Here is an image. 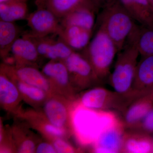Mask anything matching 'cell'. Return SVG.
<instances>
[{"label":"cell","instance_id":"cell-1","mask_svg":"<svg viewBox=\"0 0 153 153\" xmlns=\"http://www.w3.org/2000/svg\"><path fill=\"white\" fill-rule=\"evenodd\" d=\"M94 31L95 33L89 44L79 52L90 63L100 80L105 83L108 81L111 67L118 50L101 27L95 25Z\"/></svg>","mask_w":153,"mask_h":153},{"label":"cell","instance_id":"cell-2","mask_svg":"<svg viewBox=\"0 0 153 153\" xmlns=\"http://www.w3.org/2000/svg\"><path fill=\"white\" fill-rule=\"evenodd\" d=\"M95 25L103 28L117 47L118 52L125 46L136 22L119 0L100 10Z\"/></svg>","mask_w":153,"mask_h":153},{"label":"cell","instance_id":"cell-3","mask_svg":"<svg viewBox=\"0 0 153 153\" xmlns=\"http://www.w3.org/2000/svg\"><path fill=\"white\" fill-rule=\"evenodd\" d=\"M142 95L134 91L128 94L120 93L98 86L84 91L78 98L77 103L90 109L117 111L121 114L135 99Z\"/></svg>","mask_w":153,"mask_h":153},{"label":"cell","instance_id":"cell-4","mask_svg":"<svg viewBox=\"0 0 153 153\" xmlns=\"http://www.w3.org/2000/svg\"><path fill=\"white\" fill-rule=\"evenodd\" d=\"M139 55L136 44L129 41L117 53L114 69L108 79L114 90L122 94L133 92V83Z\"/></svg>","mask_w":153,"mask_h":153},{"label":"cell","instance_id":"cell-5","mask_svg":"<svg viewBox=\"0 0 153 153\" xmlns=\"http://www.w3.org/2000/svg\"><path fill=\"white\" fill-rule=\"evenodd\" d=\"M77 103V102H76ZM82 114L74 122V128L79 142L93 144L100 133L117 116L112 111L99 110L86 108L77 104Z\"/></svg>","mask_w":153,"mask_h":153},{"label":"cell","instance_id":"cell-6","mask_svg":"<svg viewBox=\"0 0 153 153\" xmlns=\"http://www.w3.org/2000/svg\"><path fill=\"white\" fill-rule=\"evenodd\" d=\"M74 91L89 89L104 84L100 80L90 63L79 52H74L64 60Z\"/></svg>","mask_w":153,"mask_h":153},{"label":"cell","instance_id":"cell-7","mask_svg":"<svg viewBox=\"0 0 153 153\" xmlns=\"http://www.w3.org/2000/svg\"><path fill=\"white\" fill-rule=\"evenodd\" d=\"M126 130L121 118L117 116L91 145L92 152L97 153H121Z\"/></svg>","mask_w":153,"mask_h":153},{"label":"cell","instance_id":"cell-8","mask_svg":"<svg viewBox=\"0 0 153 153\" xmlns=\"http://www.w3.org/2000/svg\"><path fill=\"white\" fill-rule=\"evenodd\" d=\"M42 72L49 80L55 94L67 96L69 100L74 99L75 91L64 61L50 60L43 67Z\"/></svg>","mask_w":153,"mask_h":153},{"label":"cell","instance_id":"cell-9","mask_svg":"<svg viewBox=\"0 0 153 153\" xmlns=\"http://www.w3.org/2000/svg\"><path fill=\"white\" fill-rule=\"evenodd\" d=\"M33 41L41 57L50 60L64 61L73 51L60 38L57 34L36 36L28 32L23 34Z\"/></svg>","mask_w":153,"mask_h":153},{"label":"cell","instance_id":"cell-10","mask_svg":"<svg viewBox=\"0 0 153 153\" xmlns=\"http://www.w3.org/2000/svg\"><path fill=\"white\" fill-rule=\"evenodd\" d=\"M26 20L30 29L28 32L33 36L42 37L58 34L61 29L59 19L46 9L37 8L29 14Z\"/></svg>","mask_w":153,"mask_h":153},{"label":"cell","instance_id":"cell-11","mask_svg":"<svg viewBox=\"0 0 153 153\" xmlns=\"http://www.w3.org/2000/svg\"><path fill=\"white\" fill-rule=\"evenodd\" d=\"M65 97L60 94L49 96L44 104V114L53 125L68 130L71 126L70 107Z\"/></svg>","mask_w":153,"mask_h":153},{"label":"cell","instance_id":"cell-12","mask_svg":"<svg viewBox=\"0 0 153 153\" xmlns=\"http://www.w3.org/2000/svg\"><path fill=\"white\" fill-rule=\"evenodd\" d=\"M153 108V99L148 94L138 97L129 105L122 114L126 129L135 127Z\"/></svg>","mask_w":153,"mask_h":153},{"label":"cell","instance_id":"cell-13","mask_svg":"<svg viewBox=\"0 0 153 153\" xmlns=\"http://www.w3.org/2000/svg\"><path fill=\"white\" fill-rule=\"evenodd\" d=\"M121 153H153V135L136 129H126Z\"/></svg>","mask_w":153,"mask_h":153},{"label":"cell","instance_id":"cell-14","mask_svg":"<svg viewBox=\"0 0 153 153\" xmlns=\"http://www.w3.org/2000/svg\"><path fill=\"white\" fill-rule=\"evenodd\" d=\"M153 87V55H142L137 64L132 90L147 94Z\"/></svg>","mask_w":153,"mask_h":153},{"label":"cell","instance_id":"cell-15","mask_svg":"<svg viewBox=\"0 0 153 153\" xmlns=\"http://www.w3.org/2000/svg\"><path fill=\"white\" fill-rule=\"evenodd\" d=\"M10 52L16 61L15 66H36L41 57L33 41L23 34L15 41Z\"/></svg>","mask_w":153,"mask_h":153},{"label":"cell","instance_id":"cell-16","mask_svg":"<svg viewBox=\"0 0 153 153\" xmlns=\"http://www.w3.org/2000/svg\"><path fill=\"white\" fill-rule=\"evenodd\" d=\"M7 66L13 74L21 81L41 88L50 96L55 94L48 79L36 66Z\"/></svg>","mask_w":153,"mask_h":153},{"label":"cell","instance_id":"cell-17","mask_svg":"<svg viewBox=\"0 0 153 153\" xmlns=\"http://www.w3.org/2000/svg\"><path fill=\"white\" fill-rule=\"evenodd\" d=\"M134 21L153 29V6L149 0H119Z\"/></svg>","mask_w":153,"mask_h":153},{"label":"cell","instance_id":"cell-18","mask_svg":"<svg viewBox=\"0 0 153 153\" xmlns=\"http://www.w3.org/2000/svg\"><path fill=\"white\" fill-rule=\"evenodd\" d=\"M94 31L76 26H61L57 35L75 52H80L87 47Z\"/></svg>","mask_w":153,"mask_h":153},{"label":"cell","instance_id":"cell-19","mask_svg":"<svg viewBox=\"0 0 153 153\" xmlns=\"http://www.w3.org/2000/svg\"><path fill=\"white\" fill-rule=\"evenodd\" d=\"M1 69L15 82L21 94L22 100L33 106H38L42 104L44 105L50 96L41 88L27 84L17 78L6 64H1Z\"/></svg>","mask_w":153,"mask_h":153},{"label":"cell","instance_id":"cell-20","mask_svg":"<svg viewBox=\"0 0 153 153\" xmlns=\"http://www.w3.org/2000/svg\"><path fill=\"white\" fill-rule=\"evenodd\" d=\"M36 5L37 8L51 11L59 20L82 7H93L97 9L91 0H36Z\"/></svg>","mask_w":153,"mask_h":153},{"label":"cell","instance_id":"cell-21","mask_svg":"<svg viewBox=\"0 0 153 153\" xmlns=\"http://www.w3.org/2000/svg\"><path fill=\"white\" fill-rule=\"evenodd\" d=\"M21 94L15 82L3 70L0 74V102L7 111H16L21 100Z\"/></svg>","mask_w":153,"mask_h":153},{"label":"cell","instance_id":"cell-22","mask_svg":"<svg viewBox=\"0 0 153 153\" xmlns=\"http://www.w3.org/2000/svg\"><path fill=\"white\" fill-rule=\"evenodd\" d=\"M98 13V10L95 7H82L60 19V25L62 26H78L94 31L96 22L95 15Z\"/></svg>","mask_w":153,"mask_h":153},{"label":"cell","instance_id":"cell-23","mask_svg":"<svg viewBox=\"0 0 153 153\" xmlns=\"http://www.w3.org/2000/svg\"><path fill=\"white\" fill-rule=\"evenodd\" d=\"M136 44L142 55H153V29L136 24L128 38Z\"/></svg>","mask_w":153,"mask_h":153},{"label":"cell","instance_id":"cell-24","mask_svg":"<svg viewBox=\"0 0 153 153\" xmlns=\"http://www.w3.org/2000/svg\"><path fill=\"white\" fill-rule=\"evenodd\" d=\"M29 15L27 1L11 0L0 3V21L14 22L27 19Z\"/></svg>","mask_w":153,"mask_h":153},{"label":"cell","instance_id":"cell-25","mask_svg":"<svg viewBox=\"0 0 153 153\" xmlns=\"http://www.w3.org/2000/svg\"><path fill=\"white\" fill-rule=\"evenodd\" d=\"M21 30L14 22L0 21V55L4 58L10 55L16 40L20 37Z\"/></svg>","mask_w":153,"mask_h":153},{"label":"cell","instance_id":"cell-26","mask_svg":"<svg viewBox=\"0 0 153 153\" xmlns=\"http://www.w3.org/2000/svg\"><path fill=\"white\" fill-rule=\"evenodd\" d=\"M153 135V108L134 128Z\"/></svg>","mask_w":153,"mask_h":153},{"label":"cell","instance_id":"cell-27","mask_svg":"<svg viewBox=\"0 0 153 153\" xmlns=\"http://www.w3.org/2000/svg\"><path fill=\"white\" fill-rule=\"evenodd\" d=\"M56 152L58 153H71L76 152L75 148L63 138H55L51 140Z\"/></svg>","mask_w":153,"mask_h":153},{"label":"cell","instance_id":"cell-28","mask_svg":"<svg viewBox=\"0 0 153 153\" xmlns=\"http://www.w3.org/2000/svg\"><path fill=\"white\" fill-rule=\"evenodd\" d=\"M36 143L33 139L25 137L21 140L17 145V152L20 153H35L36 148Z\"/></svg>","mask_w":153,"mask_h":153},{"label":"cell","instance_id":"cell-29","mask_svg":"<svg viewBox=\"0 0 153 153\" xmlns=\"http://www.w3.org/2000/svg\"><path fill=\"white\" fill-rule=\"evenodd\" d=\"M36 153H55L56 151L52 143L48 142H42L36 146Z\"/></svg>","mask_w":153,"mask_h":153},{"label":"cell","instance_id":"cell-30","mask_svg":"<svg viewBox=\"0 0 153 153\" xmlns=\"http://www.w3.org/2000/svg\"><path fill=\"white\" fill-rule=\"evenodd\" d=\"M99 11L106 7L114 0H91Z\"/></svg>","mask_w":153,"mask_h":153},{"label":"cell","instance_id":"cell-31","mask_svg":"<svg viewBox=\"0 0 153 153\" xmlns=\"http://www.w3.org/2000/svg\"><path fill=\"white\" fill-rule=\"evenodd\" d=\"M147 94H149V95L153 99V87L151 89L149 93Z\"/></svg>","mask_w":153,"mask_h":153},{"label":"cell","instance_id":"cell-32","mask_svg":"<svg viewBox=\"0 0 153 153\" xmlns=\"http://www.w3.org/2000/svg\"><path fill=\"white\" fill-rule=\"evenodd\" d=\"M11 1V0H0V3L6 1ZM16 1H27L28 0H16Z\"/></svg>","mask_w":153,"mask_h":153},{"label":"cell","instance_id":"cell-33","mask_svg":"<svg viewBox=\"0 0 153 153\" xmlns=\"http://www.w3.org/2000/svg\"><path fill=\"white\" fill-rule=\"evenodd\" d=\"M151 2V3H152V4L153 6V0H149Z\"/></svg>","mask_w":153,"mask_h":153},{"label":"cell","instance_id":"cell-34","mask_svg":"<svg viewBox=\"0 0 153 153\" xmlns=\"http://www.w3.org/2000/svg\"></svg>","mask_w":153,"mask_h":153}]
</instances>
